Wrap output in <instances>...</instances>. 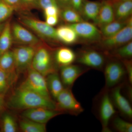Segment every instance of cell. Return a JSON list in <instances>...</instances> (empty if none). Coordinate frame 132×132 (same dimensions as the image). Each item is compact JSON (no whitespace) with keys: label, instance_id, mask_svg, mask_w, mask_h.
<instances>
[{"label":"cell","instance_id":"obj_41","mask_svg":"<svg viewBox=\"0 0 132 132\" xmlns=\"http://www.w3.org/2000/svg\"><path fill=\"white\" fill-rule=\"evenodd\" d=\"M3 98L2 96H0V110L2 108L3 104Z\"/></svg>","mask_w":132,"mask_h":132},{"label":"cell","instance_id":"obj_37","mask_svg":"<svg viewBox=\"0 0 132 132\" xmlns=\"http://www.w3.org/2000/svg\"><path fill=\"white\" fill-rule=\"evenodd\" d=\"M59 15H55L46 16V22L52 27L55 26L59 22Z\"/></svg>","mask_w":132,"mask_h":132},{"label":"cell","instance_id":"obj_13","mask_svg":"<svg viewBox=\"0 0 132 132\" xmlns=\"http://www.w3.org/2000/svg\"><path fill=\"white\" fill-rule=\"evenodd\" d=\"M63 113L46 108L39 107L24 110L22 117L38 123L45 124L52 118Z\"/></svg>","mask_w":132,"mask_h":132},{"label":"cell","instance_id":"obj_27","mask_svg":"<svg viewBox=\"0 0 132 132\" xmlns=\"http://www.w3.org/2000/svg\"><path fill=\"white\" fill-rule=\"evenodd\" d=\"M32 62L45 64H54L50 52L47 48L42 46L36 50Z\"/></svg>","mask_w":132,"mask_h":132},{"label":"cell","instance_id":"obj_21","mask_svg":"<svg viewBox=\"0 0 132 132\" xmlns=\"http://www.w3.org/2000/svg\"><path fill=\"white\" fill-rule=\"evenodd\" d=\"M46 76V79L50 94L55 100L64 89V85L57 72L50 74Z\"/></svg>","mask_w":132,"mask_h":132},{"label":"cell","instance_id":"obj_28","mask_svg":"<svg viewBox=\"0 0 132 132\" xmlns=\"http://www.w3.org/2000/svg\"><path fill=\"white\" fill-rule=\"evenodd\" d=\"M111 126L116 131L119 132H132V124L117 115L111 119Z\"/></svg>","mask_w":132,"mask_h":132},{"label":"cell","instance_id":"obj_4","mask_svg":"<svg viewBox=\"0 0 132 132\" xmlns=\"http://www.w3.org/2000/svg\"><path fill=\"white\" fill-rule=\"evenodd\" d=\"M71 89L64 88L57 96L55 99L56 110L63 113L67 112L77 116L83 112L84 109L76 98Z\"/></svg>","mask_w":132,"mask_h":132},{"label":"cell","instance_id":"obj_19","mask_svg":"<svg viewBox=\"0 0 132 132\" xmlns=\"http://www.w3.org/2000/svg\"><path fill=\"white\" fill-rule=\"evenodd\" d=\"M58 40L67 45L75 44L79 38L75 31L68 24L59 26L56 29Z\"/></svg>","mask_w":132,"mask_h":132},{"label":"cell","instance_id":"obj_9","mask_svg":"<svg viewBox=\"0 0 132 132\" xmlns=\"http://www.w3.org/2000/svg\"><path fill=\"white\" fill-rule=\"evenodd\" d=\"M68 25L75 31L79 39L86 42H99L102 39L101 31L95 24L84 21Z\"/></svg>","mask_w":132,"mask_h":132},{"label":"cell","instance_id":"obj_15","mask_svg":"<svg viewBox=\"0 0 132 132\" xmlns=\"http://www.w3.org/2000/svg\"><path fill=\"white\" fill-rule=\"evenodd\" d=\"M115 20L113 6L111 0H104L101 2L97 19L94 22L96 26L100 27Z\"/></svg>","mask_w":132,"mask_h":132},{"label":"cell","instance_id":"obj_26","mask_svg":"<svg viewBox=\"0 0 132 132\" xmlns=\"http://www.w3.org/2000/svg\"><path fill=\"white\" fill-rule=\"evenodd\" d=\"M111 55V57H114L118 60H126L131 59L132 57V40L125 45L113 50Z\"/></svg>","mask_w":132,"mask_h":132},{"label":"cell","instance_id":"obj_23","mask_svg":"<svg viewBox=\"0 0 132 132\" xmlns=\"http://www.w3.org/2000/svg\"><path fill=\"white\" fill-rule=\"evenodd\" d=\"M128 19L126 20H115L108 24L101 27L100 30L102 38L111 37L119 32L127 25Z\"/></svg>","mask_w":132,"mask_h":132},{"label":"cell","instance_id":"obj_5","mask_svg":"<svg viewBox=\"0 0 132 132\" xmlns=\"http://www.w3.org/2000/svg\"><path fill=\"white\" fill-rule=\"evenodd\" d=\"M132 16L128 20L127 23L119 32L115 35L102 38L100 41V45L103 49L107 51L114 50L132 40Z\"/></svg>","mask_w":132,"mask_h":132},{"label":"cell","instance_id":"obj_33","mask_svg":"<svg viewBox=\"0 0 132 132\" xmlns=\"http://www.w3.org/2000/svg\"><path fill=\"white\" fill-rule=\"evenodd\" d=\"M125 66L128 81L130 85H132V62L131 59H126L120 60Z\"/></svg>","mask_w":132,"mask_h":132},{"label":"cell","instance_id":"obj_40","mask_svg":"<svg viewBox=\"0 0 132 132\" xmlns=\"http://www.w3.org/2000/svg\"><path fill=\"white\" fill-rule=\"evenodd\" d=\"M56 1L60 9L71 6V0H56Z\"/></svg>","mask_w":132,"mask_h":132},{"label":"cell","instance_id":"obj_7","mask_svg":"<svg viewBox=\"0 0 132 132\" xmlns=\"http://www.w3.org/2000/svg\"><path fill=\"white\" fill-rule=\"evenodd\" d=\"M76 62L88 68L103 71L106 59L105 55L101 52L93 49L81 50L76 54Z\"/></svg>","mask_w":132,"mask_h":132},{"label":"cell","instance_id":"obj_14","mask_svg":"<svg viewBox=\"0 0 132 132\" xmlns=\"http://www.w3.org/2000/svg\"><path fill=\"white\" fill-rule=\"evenodd\" d=\"M89 68L76 65H71L61 67L60 78L66 88H71L76 80L89 70Z\"/></svg>","mask_w":132,"mask_h":132},{"label":"cell","instance_id":"obj_24","mask_svg":"<svg viewBox=\"0 0 132 132\" xmlns=\"http://www.w3.org/2000/svg\"><path fill=\"white\" fill-rule=\"evenodd\" d=\"M19 121V127L24 132H45L46 131V125L23 118Z\"/></svg>","mask_w":132,"mask_h":132},{"label":"cell","instance_id":"obj_1","mask_svg":"<svg viewBox=\"0 0 132 132\" xmlns=\"http://www.w3.org/2000/svg\"><path fill=\"white\" fill-rule=\"evenodd\" d=\"M8 105L10 108L17 110L39 107L56 110V103L52 99L20 86L10 96Z\"/></svg>","mask_w":132,"mask_h":132},{"label":"cell","instance_id":"obj_25","mask_svg":"<svg viewBox=\"0 0 132 132\" xmlns=\"http://www.w3.org/2000/svg\"><path fill=\"white\" fill-rule=\"evenodd\" d=\"M60 15L64 21L69 24L78 23L85 21L80 14L71 6L61 9Z\"/></svg>","mask_w":132,"mask_h":132},{"label":"cell","instance_id":"obj_16","mask_svg":"<svg viewBox=\"0 0 132 132\" xmlns=\"http://www.w3.org/2000/svg\"><path fill=\"white\" fill-rule=\"evenodd\" d=\"M115 20H126L132 16V0H111Z\"/></svg>","mask_w":132,"mask_h":132},{"label":"cell","instance_id":"obj_34","mask_svg":"<svg viewBox=\"0 0 132 132\" xmlns=\"http://www.w3.org/2000/svg\"><path fill=\"white\" fill-rule=\"evenodd\" d=\"M39 0H20V9L29 10L38 7Z\"/></svg>","mask_w":132,"mask_h":132},{"label":"cell","instance_id":"obj_22","mask_svg":"<svg viewBox=\"0 0 132 132\" xmlns=\"http://www.w3.org/2000/svg\"><path fill=\"white\" fill-rule=\"evenodd\" d=\"M13 42L11 25L7 22L0 34V56L10 50Z\"/></svg>","mask_w":132,"mask_h":132},{"label":"cell","instance_id":"obj_8","mask_svg":"<svg viewBox=\"0 0 132 132\" xmlns=\"http://www.w3.org/2000/svg\"><path fill=\"white\" fill-rule=\"evenodd\" d=\"M20 22L24 26L32 30L43 38L59 40L56 35V29L48 25L46 22L28 16L22 17Z\"/></svg>","mask_w":132,"mask_h":132},{"label":"cell","instance_id":"obj_35","mask_svg":"<svg viewBox=\"0 0 132 132\" xmlns=\"http://www.w3.org/2000/svg\"><path fill=\"white\" fill-rule=\"evenodd\" d=\"M60 8L58 6L49 7L43 10L45 17L52 15H60Z\"/></svg>","mask_w":132,"mask_h":132},{"label":"cell","instance_id":"obj_39","mask_svg":"<svg viewBox=\"0 0 132 132\" xmlns=\"http://www.w3.org/2000/svg\"><path fill=\"white\" fill-rule=\"evenodd\" d=\"M83 1V0H71V6L80 13Z\"/></svg>","mask_w":132,"mask_h":132},{"label":"cell","instance_id":"obj_10","mask_svg":"<svg viewBox=\"0 0 132 132\" xmlns=\"http://www.w3.org/2000/svg\"><path fill=\"white\" fill-rule=\"evenodd\" d=\"M36 48L21 45L12 50L17 72L28 69L31 67Z\"/></svg>","mask_w":132,"mask_h":132},{"label":"cell","instance_id":"obj_29","mask_svg":"<svg viewBox=\"0 0 132 132\" xmlns=\"http://www.w3.org/2000/svg\"><path fill=\"white\" fill-rule=\"evenodd\" d=\"M31 67L45 77L50 74L57 72L54 64L32 62Z\"/></svg>","mask_w":132,"mask_h":132},{"label":"cell","instance_id":"obj_18","mask_svg":"<svg viewBox=\"0 0 132 132\" xmlns=\"http://www.w3.org/2000/svg\"><path fill=\"white\" fill-rule=\"evenodd\" d=\"M101 2L83 0L80 14L83 20L95 21L98 16Z\"/></svg>","mask_w":132,"mask_h":132},{"label":"cell","instance_id":"obj_32","mask_svg":"<svg viewBox=\"0 0 132 132\" xmlns=\"http://www.w3.org/2000/svg\"><path fill=\"white\" fill-rule=\"evenodd\" d=\"M13 82L8 75L0 69V93L6 92Z\"/></svg>","mask_w":132,"mask_h":132},{"label":"cell","instance_id":"obj_36","mask_svg":"<svg viewBox=\"0 0 132 132\" xmlns=\"http://www.w3.org/2000/svg\"><path fill=\"white\" fill-rule=\"evenodd\" d=\"M58 6L56 0H39L38 7L43 10L49 7Z\"/></svg>","mask_w":132,"mask_h":132},{"label":"cell","instance_id":"obj_11","mask_svg":"<svg viewBox=\"0 0 132 132\" xmlns=\"http://www.w3.org/2000/svg\"><path fill=\"white\" fill-rule=\"evenodd\" d=\"M124 83L116 86L109 91L110 96L114 105L119 112L128 120L132 119V108L130 102L123 95L121 89Z\"/></svg>","mask_w":132,"mask_h":132},{"label":"cell","instance_id":"obj_3","mask_svg":"<svg viewBox=\"0 0 132 132\" xmlns=\"http://www.w3.org/2000/svg\"><path fill=\"white\" fill-rule=\"evenodd\" d=\"M103 71L105 78L104 88L109 90L123 83L122 81L127 76L125 66L118 59H112L106 62Z\"/></svg>","mask_w":132,"mask_h":132},{"label":"cell","instance_id":"obj_30","mask_svg":"<svg viewBox=\"0 0 132 132\" xmlns=\"http://www.w3.org/2000/svg\"><path fill=\"white\" fill-rule=\"evenodd\" d=\"M2 130L5 132H15L17 130V125L13 116L5 114L2 118Z\"/></svg>","mask_w":132,"mask_h":132},{"label":"cell","instance_id":"obj_20","mask_svg":"<svg viewBox=\"0 0 132 132\" xmlns=\"http://www.w3.org/2000/svg\"><path fill=\"white\" fill-rule=\"evenodd\" d=\"M76 59L75 52L68 47L60 48L56 51L55 54V61L60 67L72 64L76 61Z\"/></svg>","mask_w":132,"mask_h":132},{"label":"cell","instance_id":"obj_17","mask_svg":"<svg viewBox=\"0 0 132 132\" xmlns=\"http://www.w3.org/2000/svg\"><path fill=\"white\" fill-rule=\"evenodd\" d=\"M0 69L8 75L13 82L15 80L17 72L12 51L9 50L0 56Z\"/></svg>","mask_w":132,"mask_h":132},{"label":"cell","instance_id":"obj_2","mask_svg":"<svg viewBox=\"0 0 132 132\" xmlns=\"http://www.w3.org/2000/svg\"><path fill=\"white\" fill-rule=\"evenodd\" d=\"M95 101L96 114L101 123L102 131L111 132L110 121L118 112L111 100L109 90L104 88Z\"/></svg>","mask_w":132,"mask_h":132},{"label":"cell","instance_id":"obj_38","mask_svg":"<svg viewBox=\"0 0 132 132\" xmlns=\"http://www.w3.org/2000/svg\"><path fill=\"white\" fill-rule=\"evenodd\" d=\"M15 10L20 9V0H3Z\"/></svg>","mask_w":132,"mask_h":132},{"label":"cell","instance_id":"obj_42","mask_svg":"<svg viewBox=\"0 0 132 132\" xmlns=\"http://www.w3.org/2000/svg\"><path fill=\"white\" fill-rule=\"evenodd\" d=\"M6 22H4V23H0V34L2 32L3 28H4V27H5Z\"/></svg>","mask_w":132,"mask_h":132},{"label":"cell","instance_id":"obj_6","mask_svg":"<svg viewBox=\"0 0 132 132\" xmlns=\"http://www.w3.org/2000/svg\"><path fill=\"white\" fill-rule=\"evenodd\" d=\"M28 70L26 79L21 84L20 86L32 90L44 97L51 99L45 76L31 67Z\"/></svg>","mask_w":132,"mask_h":132},{"label":"cell","instance_id":"obj_31","mask_svg":"<svg viewBox=\"0 0 132 132\" xmlns=\"http://www.w3.org/2000/svg\"><path fill=\"white\" fill-rule=\"evenodd\" d=\"M14 10L3 0H0V23H3L10 17Z\"/></svg>","mask_w":132,"mask_h":132},{"label":"cell","instance_id":"obj_12","mask_svg":"<svg viewBox=\"0 0 132 132\" xmlns=\"http://www.w3.org/2000/svg\"><path fill=\"white\" fill-rule=\"evenodd\" d=\"M11 29L13 42L36 49L42 46V43L39 38L20 24L13 23L11 26Z\"/></svg>","mask_w":132,"mask_h":132}]
</instances>
